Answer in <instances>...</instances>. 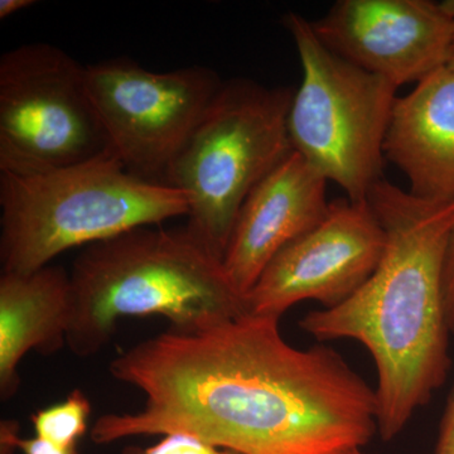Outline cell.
<instances>
[{
  "instance_id": "cell-1",
  "label": "cell",
  "mask_w": 454,
  "mask_h": 454,
  "mask_svg": "<svg viewBox=\"0 0 454 454\" xmlns=\"http://www.w3.org/2000/svg\"><path fill=\"white\" fill-rule=\"evenodd\" d=\"M109 372L142 391L145 405L98 418L97 444L188 434L239 454H333L378 432L375 390L333 348H293L270 317L169 328Z\"/></svg>"
},
{
  "instance_id": "cell-2",
  "label": "cell",
  "mask_w": 454,
  "mask_h": 454,
  "mask_svg": "<svg viewBox=\"0 0 454 454\" xmlns=\"http://www.w3.org/2000/svg\"><path fill=\"white\" fill-rule=\"evenodd\" d=\"M385 232L378 267L351 297L301 319L319 340L363 343L378 372V432L391 441L450 370L443 273L454 201H428L381 179L367 197Z\"/></svg>"
},
{
  "instance_id": "cell-3",
  "label": "cell",
  "mask_w": 454,
  "mask_h": 454,
  "mask_svg": "<svg viewBox=\"0 0 454 454\" xmlns=\"http://www.w3.org/2000/svg\"><path fill=\"white\" fill-rule=\"evenodd\" d=\"M66 345L97 355L129 317L162 316L193 331L247 315L223 260L188 231L142 226L89 245L74 262Z\"/></svg>"
},
{
  "instance_id": "cell-4",
  "label": "cell",
  "mask_w": 454,
  "mask_h": 454,
  "mask_svg": "<svg viewBox=\"0 0 454 454\" xmlns=\"http://www.w3.org/2000/svg\"><path fill=\"white\" fill-rule=\"evenodd\" d=\"M188 210L186 192L131 175L113 153L49 172H2L3 273H32L74 247L160 226Z\"/></svg>"
},
{
  "instance_id": "cell-5",
  "label": "cell",
  "mask_w": 454,
  "mask_h": 454,
  "mask_svg": "<svg viewBox=\"0 0 454 454\" xmlns=\"http://www.w3.org/2000/svg\"><path fill=\"white\" fill-rule=\"evenodd\" d=\"M295 90L232 79L203 114L167 173L187 193V229L223 259L247 197L292 153L288 115Z\"/></svg>"
},
{
  "instance_id": "cell-6",
  "label": "cell",
  "mask_w": 454,
  "mask_h": 454,
  "mask_svg": "<svg viewBox=\"0 0 454 454\" xmlns=\"http://www.w3.org/2000/svg\"><path fill=\"white\" fill-rule=\"evenodd\" d=\"M284 26L303 71L288 115L293 151L348 200L365 202L384 179L385 138L397 88L328 50L301 14H286Z\"/></svg>"
},
{
  "instance_id": "cell-7",
  "label": "cell",
  "mask_w": 454,
  "mask_h": 454,
  "mask_svg": "<svg viewBox=\"0 0 454 454\" xmlns=\"http://www.w3.org/2000/svg\"><path fill=\"white\" fill-rule=\"evenodd\" d=\"M113 153L86 66L47 43L0 59V172L33 175Z\"/></svg>"
},
{
  "instance_id": "cell-8",
  "label": "cell",
  "mask_w": 454,
  "mask_h": 454,
  "mask_svg": "<svg viewBox=\"0 0 454 454\" xmlns=\"http://www.w3.org/2000/svg\"><path fill=\"white\" fill-rule=\"evenodd\" d=\"M86 82L113 154L162 184L223 83L203 66L153 73L127 57L86 66Z\"/></svg>"
},
{
  "instance_id": "cell-9",
  "label": "cell",
  "mask_w": 454,
  "mask_h": 454,
  "mask_svg": "<svg viewBox=\"0 0 454 454\" xmlns=\"http://www.w3.org/2000/svg\"><path fill=\"white\" fill-rule=\"evenodd\" d=\"M384 249V229L369 202L334 200L324 219L269 262L245 297L247 315L280 319L304 301L339 306L369 279Z\"/></svg>"
},
{
  "instance_id": "cell-10",
  "label": "cell",
  "mask_w": 454,
  "mask_h": 454,
  "mask_svg": "<svg viewBox=\"0 0 454 454\" xmlns=\"http://www.w3.org/2000/svg\"><path fill=\"white\" fill-rule=\"evenodd\" d=\"M312 23L337 56L395 88L447 67L454 20L429 0H340Z\"/></svg>"
},
{
  "instance_id": "cell-11",
  "label": "cell",
  "mask_w": 454,
  "mask_h": 454,
  "mask_svg": "<svg viewBox=\"0 0 454 454\" xmlns=\"http://www.w3.org/2000/svg\"><path fill=\"white\" fill-rule=\"evenodd\" d=\"M327 179L292 152L245 200L230 236L223 265L243 297L280 250L327 214Z\"/></svg>"
},
{
  "instance_id": "cell-12",
  "label": "cell",
  "mask_w": 454,
  "mask_h": 454,
  "mask_svg": "<svg viewBox=\"0 0 454 454\" xmlns=\"http://www.w3.org/2000/svg\"><path fill=\"white\" fill-rule=\"evenodd\" d=\"M384 155L404 173L411 195L454 201V70L443 67L397 98Z\"/></svg>"
},
{
  "instance_id": "cell-13",
  "label": "cell",
  "mask_w": 454,
  "mask_h": 454,
  "mask_svg": "<svg viewBox=\"0 0 454 454\" xmlns=\"http://www.w3.org/2000/svg\"><path fill=\"white\" fill-rule=\"evenodd\" d=\"M73 315L70 273L61 267L0 277V399L20 390V364L28 352L50 355L67 340Z\"/></svg>"
},
{
  "instance_id": "cell-14",
  "label": "cell",
  "mask_w": 454,
  "mask_h": 454,
  "mask_svg": "<svg viewBox=\"0 0 454 454\" xmlns=\"http://www.w3.org/2000/svg\"><path fill=\"white\" fill-rule=\"evenodd\" d=\"M90 414L89 397L74 389L64 402L33 414L31 420L35 437L62 450H76L77 442L88 430Z\"/></svg>"
},
{
  "instance_id": "cell-15",
  "label": "cell",
  "mask_w": 454,
  "mask_h": 454,
  "mask_svg": "<svg viewBox=\"0 0 454 454\" xmlns=\"http://www.w3.org/2000/svg\"><path fill=\"white\" fill-rule=\"evenodd\" d=\"M145 454H238L223 450L188 434L164 435L160 443L145 450Z\"/></svg>"
},
{
  "instance_id": "cell-16",
  "label": "cell",
  "mask_w": 454,
  "mask_h": 454,
  "mask_svg": "<svg viewBox=\"0 0 454 454\" xmlns=\"http://www.w3.org/2000/svg\"><path fill=\"white\" fill-rule=\"evenodd\" d=\"M444 309L450 333H454V225L448 244L446 264L443 273Z\"/></svg>"
},
{
  "instance_id": "cell-17",
  "label": "cell",
  "mask_w": 454,
  "mask_h": 454,
  "mask_svg": "<svg viewBox=\"0 0 454 454\" xmlns=\"http://www.w3.org/2000/svg\"><path fill=\"white\" fill-rule=\"evenodd\" d=\"M435 454H454V387L442 418Z\"/></svg>"
},
{
  "instance_id": "cell-18",
  "label": "cell",
  "mask_w": 454,
  "mask_h": 454,
  "mask_svg": "<svg viewBox=\"0 0 454 454\" xmlns=\"http://www.w3.org/2000/svg\"><path fill=\"white\" fill-rule=\"evenodd\" d=\"M18 450L23 454H76L77 450H62L41 438H18Z\"/></svg>"
},
{
  "instance_id": "cell-19",
  "label": "cell",
  "mask_w": 454,
  "mask_h": 454,
  "mask_svg": "<svg viewBox=\"0 0 454 454\" xmlns=\"http://www.w3.org/2000/svg\"><path fill=\"white\" fill-rule=\"evenodd\" d=\"M20 438V426L14 420H2L0 424V450L2 454H14L17 439Z\"/></svg>"
},
{
  "instance_id": "cell-20",
  "label": "cell",
  "mask_w": 454,
  "mask_h": 454,
  "mask_svg": "<svg viewBox=\"0 0 454 454\" xmlns=\"http://www.w3.org/2000/svg\"><path fill=\"white\" fill-rule=\"evenodd\" d=\"M35 5L33 0H2L0 2V20H7L18 12Z\"/></svg>"
},
{
  "instance_id": "cell-21",
  "label": "cell",
  "mask_w": 454,
  "mask_h": 454,
  "mask_svg": "<svg viewBox=\"0 0 454 454\" xmlns=\"http://www.w3.org/2000/svg\"><path fill=\"white\" fill-rule=\"evenodd\" d=\"M122 454H145V450L139 447H128L122 450Z\"/></svg>"
},
{
  "instance_id": "cell-22",
  "label": "cell",
  "mask_w": 454,
  "mask_h": 454,
  "mask_svg": "<svg viewBox=\"0 0 454 454\" xmlns=\"http://www.w3.org/2000/svg\"><path fill=\"white\" fill-rule=\"evenodd\" d=\"M333 454H366L363 452V448H349V450H340V452Z\"/></svg>"
},
{
  "instance_id": "cell-23",
  "label": "cell",
  "mask_w": 454,
  "mask_h": 454,
  "mask_svg": "<svg viewBox=\"0 0 454 454\" xmlns=\"http://www.w3.org/2000/svg\"><path fill=\"white\" fill-rule=\"evenodd\" d=\"M448 67L452 68V70H454V42L452 47V53H450V62H448Z\"/></svg>"
}]
</instances>
